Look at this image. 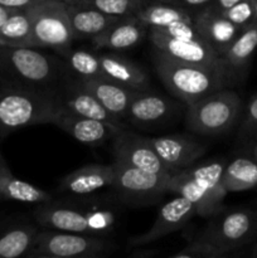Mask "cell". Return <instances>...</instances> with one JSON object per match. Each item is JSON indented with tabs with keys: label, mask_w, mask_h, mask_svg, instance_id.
Returning <instances> with one entry per match:
<instances>
[{
	"label": "cell",
	"mask_w": 257,
	"mask_h": 258,
	"mask_svg": "<svg viewBox=\"0 0 257 258\" xmlns=\"http://www.w3.org/2000/svg\"><path fill=\"white\" fill-rule=\"evenodd\" d=\"M193 23L202 39L221 55H223L227 48L242 30L227 19L221 12L209 5L202 8L193 15Z\"/></svg>",
	"instance_id": "16"
},
{
	"label": "cell",
	"mask_w": 257,
	"mask_h": 258,
	"mask_svg": "<svg viewBox=\"0 0 257 258\" xmlns=\"http://www.w3.org/2000/svg\"><path fill=\"white\" fill-rule=\"evenodd\" d=\"M63 60L67 68L73 71L78 76V78L102 77L100 54L97 53L72 48L63 57Z\"/></svg>",
	"instance_id": "30"
},
{
	"label": "cell",
	"mask_w": 257,
	"mask_h": 258,
	"mask_svg": "<svg viewBox=\"0 0 257 258\" xmlns=\"http://www.w3.org/2000/svg\"><path fill=\"white\" fill-rule=\"evenodd\" d=\"M63 60L39 52L38 48L8 47L0 44V72L22 85L47 87L58 80Z\"/></svg>",
	"instance_id": "7"
},
{
	"label": "cell",
	"mask_w": 257,
	"mask_h": 258,
	"mask_svg": "<svg viewBox=\"0 0 257 258\" xmlns=\"http://www.w3.org/2000/svg\"><path fill=\"white\" fill-rule=\"evenodd\" d=\"M238 2H241V0H212L208 5L213 9L218 10V12H224Z\"/></svg>",
	"instance_id": "38"
},
{
	"label": "cell",
	"mask_w": 257,
	"mask_h": 258,
	"mask_svg": "<svg viewBox=\"0 0 257 258\" xmlns=\"http://www.w3.org/2000/svg\"><path fill=\"white\" fill-rule=\"evenodd\" d=\"M0 44L8 47L35 48L32 23L25 9H17L0 25Z\"/></svg>",
	"instance_id": "29"
},
{
	"label": "cell",
	"mask_w": 257,
	"mask_h": 258,
	"mask_svg": "<svg viewBox=\"0 0 257 258\" xmlns=\"http://www.w3.org/2000/svg\"><path fill=\"white\" fill-rule=\"evenodd\" d=\"M38 231L29 224L0 228V258H27Z\"/></svg>",
	"instance_id": "26"
},
{
	"label": "cell",
	"mask_w": 257,
	"mask_h": 258,
	"mask_svg": "<svg viewBox=\"0 0 257 258\" xmlns=\"http://www.w3.org/2000/svg\"><path fill=\"white\" fill-rule=\"evenodd\" d=\"M241 111L238 93L223 88L188 105L186 127L201 135H221L233 127Z\"/></svg>",
	"instance_id": "5"
},
{
	"label": "cell",
	"mask_w": 257,
	"mask_h": 258,
	"mask_svg": "<svg viewBox=\"0 0 257 258\" xmlns=\"http://www.w3.org/2000/svg\"><path fill=\"white\" fill-rule=\"evenodd\" d=\"M44 2H50V0H0V5H4L10 9H27L32 5Z\"/></svg>",
	"instance_id": "37"
},
{
	"label": "cell",
	"mask_w": 257,
	"mask_h": 258,
	"mask_svg": "<svg viewBox=\"0 0 257 258\" xmlns=\"http://www.w3.org/2000/svg\"><path fill=\"white\" fill-rule=\"evenodd\" d=\"M149 37L155 49L181 62L212 68H228L223 57L204 40L175 39L163 34L155 28H149Z\"/></svg>",
	"instance_id": "10"
},
{
	"label": "cell",
	"mask_w": 257,
	"mask_h": 258,
	"mask_svg": "<svg viewBox=\"0 0 257 258\" xmlns=\"http://www.w3.org/2000/svg\"><path fill=\"white\" fill-rule=\"evenodd\" d=\"M146 140L171 174L191 166L207 151L206 145L184 135L146 138Z\"/></svg>",
	"instance_id": "14"
},
{
	"label": "cell",
	"mask_w": 257,
	"mask_h": 258,
	"mask_svg": "<svg viewBox=\"0 0 257 258\" xmlns=\"http://www.w3.org/2000/svg\"><path fill=\"white\" fill-rule=\"evenodd\" d=\"M100 62L102 77L134 91H149L150 80L148 73L133 60L115 53H102Z\"/></svg>",
	"instance_id": "21"
},
{
	"label": "cell",
	"mask_w": 257,
	"mask_h": 258,
	"mask_svg": "<svg viewBox=\"0 0 257 258\" xmlns=\"http://www.w3.org/2000/svg\"><path fill=\"white\" fill-rule=\"evenodd\" d=\"M83 87L93 93L96 98L120 120H125L127 115L128 106L133 101L134 96L139 91L125 87L120 83L106 77L92 78H77Z\"/></svg>",
	"instance_id": "19"
},
{
	"label": "cell",
	"mask_w": 257,
	"mask_h": 258,
	"mask_svg": "<svg viewBox=\"0 0 257 258\" xmlns=\"http://www.w3.org/2000/svg\"><path fill=\"white\" fill-rule=\"evenodd\" d=\"M112 140L115 160L123 161L148 173L173 175L144 136H139L127 128H122Z\"/></svg>",
	"instance_id": "12"
},
{
	"label": "cell",
	"mask_w": 257,
	"mask_h": 258,
	"mask_svg": "<svg viewBox=\"0 0 257 258\" xmlns=\"http://www.w3.org/2000/svg\"><path fill=\"white\" fill-rule=\"evenodd\" d=\"M88 209L76 204L59 203L52 199L45 203L37 204L33 214L43 229L91 234L88 227Z\"/></svg>",
	"instance_id": "15"
},
{
	"label": "cell",
	"mask_w": 257,
	"mask_h": 258,
	"mask_svg": "<svg viewBox=\"0 0 257 258\" xmlns=\"http://www.w3.org/2000/svg\"><path fill=\"white\" fill-rule=\"evenodd\" d=\"M32 23L34 45L38 49H52L65 57L75 40L67 4L65 0H50L27 8Z\"/></svg>",
	"instance_id": "6"
},
{
	"label": "cell",
	"mask_w": 257,
	"mask_h": 258,
	"mask_svg": "<svg viewBox=\"0 0 257 258\" xmlns=\"http://www.w3.org/2000/svg\"><path fill=\"white\" fill-rule=\"evenodd\" d=\"M65 2L68 4L87 5L105 14L123 18L135 15L148 0H65Z\"/></svg>",
	"instance_id": "31"
},
{
	"label": "cell",
	"mask_w": 257,
	"mask_h": 258,
	"mask_svg": "<svg viewBox=\"0 0 257 258\" xmlns=\"http://www.w3.org/2000/svg\"><path fill=\"white\" fill-rule=\"evenodd\" d=\"M50 125L57 126L58 128L72 136L75 140L87 146L101 145L105 141L115 138L122 128H126L100 120L76 115L66 110L63 106L53 116Z\"/></svg>",
	"instance_id": "13"
},
{
	"label": "cell",
	"mask_w": 257,
	"mask_h": 258,
	"mask_svg": "<svg viewBox=\"0 0 257 258\" xmlns=\"http://www.w3.org/2000/svg\"><path fill=\"white\" fill-rule=\"evenodd\" d=\"M170 110V102L164 96L149 91H139L128 106L126 118L136 126H148L164 120Z\"/></svg>",
	"instance_id": "24"
},
{
	"label": "cell",
	"mask_w": 257,
	"mask_h": 258,
	"mask_svg": "<svg viewBox=\"0 0 257 258\" xmlns=\"http://www.w3.org/2000/svg\"><path fill=\"white\" fill-rule=\"evenodd\" d=\"M159 32L163 34L168 35V37L175 38V39L181 40H203L201 34L198 33L197 28L194 27L193 20L188 22V20H179V22H174L171 24L166 25V27L155 28Z\"/></svg>",
	"instance_id": "34"
},
{
	"label": "cell",
	"mask_w": 257,
	"mask_h": 258,
	"mask_svg": "<svg viewBox=\"0 0 257 258\" xmlns=\"http://www.w3.org/2000/svg\"><path fill=\"white\" fill-rule=\"evenodd\" d=\"M60 107L59 93L47 87L4 86L0 90V139L24 127L50 123Z\"/></svg>",
	"instance_id": "2"
},
{
	"label": "cell",
	"mask_w": 257,
	"mask_h": 258,
	"mask_svg": "<svg viewBox=\"0 0 257 258\" xmlns=\"http://www.w3.org/2000/svg\"><path fill=\"white\" fill-rule=\"evenodd\" d=\"M66 4L75 39H92L120 19V17L105 14L87 5Z\"/></svg>",
	"instance_id": "22"
},
{
	"label": "cell",
	"mask_w": 257,
	"mask_h": 258,
	"mask_svg": "<svg viewBox=\"0 0 257 258\" xmlns=\"http://www.w3.org/2000/svg\"><path fill=\"white\" fill-rule=\"evenodd\" d=\"M252 257L257 258V244L253 247V249H252Z\"/></svg>",
	"instance_id": "42"
},
{
	"label": "cell",
	"mask_w": 257,
	"mask_h": 258,
	"mask_svg": "<svg viewBox=\"0 0 257 258\" xmlns=\"http://www.w3.org/2000/svg\"><path fill=\"white\" fill-rule=\"evenodd\" d=\"M251 153H252V159H254V160L257 161V140L254 141L253 145H252Z\"/></svg>",
	"instance_id": "41"
},
{
	"label": "cell",
	"mask_w": 257,
	"mask_h": 258,
	"mask_svg": "<svg viewBox=\"0 0 257 258\" xmlns=\"http://www.w3.org/2000/svg\"><path fill=\"white\" fill-rule=\"evenodd\" d=\"M135 17L145 25L146 28H161L179 20H193V14L181 8L158 2L148 0Z\"/></svg>",
	"instance_id": "28"
},
{
	"label": "cell",
	"mask_w": 257,
	"mask_h": 258,
	"mask_svg": "<svg viewBox=\"0 0 257 258\" xmlns=\"http://www.w3.org/2000/svg\"><path fill=\"white\" fill-rule=\"evenodd\" d=\"M221 13L233 24L243 29L257 20V0H241Z\"/></svg>",
	"instance_id": "33"
},
{
	"label": "cell",
	"mask_w": 257,
	"mask_h": 258,
	"mask_svg": "<svg viewBox=\"0 0 257 258\" xmlns=\"http://www.w3.org/2000/svg\"><path fill=\"white\" fill-rule=\"evenodd\" d=\"M228 254L218 246L207 238H198L191 241L179 252L174 253L171 258H222Z\"/></svg>",
	"instance_id": "32"
},
{
	"label": "cell",
	"mask_w": 257,
	"mask_h": 258,
	"mask_svg": "<svg viewBox=\"0 0 257 258\" xmlns=\"http://www.w3.org/2000/svg\"><path fill=\"white\" fill-rule=\"evenodd\" d=\"M148 28L135 17L120 18L102 34L92 38L93 47L97 49L123 50L138 45L146 35Z\"/></svg>",
	"instance_id": "20"
},
{
	"label": "cell",
	"mask_w": 257,
	"mask_h": 258,
	"mask_svg": "<svg viewBox=\"0 0 257 258\" xmlns=\"http://www.w3.org/2000/svg\"><path fill=\"white\" fill-rule=\"evenodd\" d=\"M242 131L247 134L257 133V95H254L247 103L242 121Z\"/></svg>",
	"instance_id": "35"
},
{
	"label": "cell",
	"mask_w": 257,
	"mask_h": 258,
	"mask_svg": "<svg viewBox=\"0 0 257 258\" xmlns=\"http://www.w3.org/2000/svg\"><path fill=\"white\" fill-rule=\"evenodd\" d=\"M159 254V251L156 249H144V248H136L135 251L131 252L130 256L131 257H138V258H144V257H154Z\"/></svg>",
	"instance_id": "39"
},
{
	"label": "cell",
	"mask_w": 257,
	"mask_h": 258,
	"mask_svg": "<svg viewBox=\"0 0 257 258\" xmlns=\"http://www.w3.org/2000/svg\"><path fill=\"white\" fill-rule=\"evenodd\" d=\"M257 233V213L251 209H233L224 213L203 237L227 254L248 243Z\"/></svg>",
	"instance_id": "9"
},
{
	"label": "cell",
	"mask_w": 257,
	"mask_h": 258,
	"mask_svg": "<svg viewBox=\"0 0 257 258\" xmlns=\"http://www.w3.org/2000/svg\"><path fill=\"white\" fill-rule=\"evenodd\" d=\"M226 161L212 160L196 168H186L173 174L168 180L169 193L184 197L196 207L202 218L217 216L223 208L228 193L222 183Z\"/></svg>",
	"instance_id": "3"
},
{
	"label": "cell",
	"mask_w": 257,
	"mask_h": 258,
	"mask_svg": "<svg viewBox=\"0 0 257 258\" xmlns=\"http://www.w3.org/2000/svg\"><path fill=\"white\" fill-rule=\"evenodd\" d=\"M59 97L63 107L71 112L76 113V115L112 123V125L120 126V127H126L123 121L113 116L93 96L91 91H88L87 88L81 85L78 80H76L72 83H68L65 87L63 93H59Z\"/></svg>",
	"instance_id": "17"
},
{
	"label": "cell",
	"mask_w": 257,
	"mask_h": 258,
	"mask_svg": "<svg viewBox=\"0 0 257 258\" xmlns=\"http://www.w3.org/2000/svg\"><path fill=\"white\" fill-rule=\"evenodd\" d=\"M154 66L166 90L186 105L196 102L234 82L228 68H212L181 62L155 49Z\"/></svg>",
	"instance_id": "1"
},
{
	"label": "cell",
	"mask_w": 257,
	"mask_h": 258,
	"mask_svg": "<svg viewBox=\"0 0 257 258\" xmlns=\"http://www.w3.org/2000/svg\"><path fill=\"white\" fill-rule=\"evenodd\" d=\"M14 10H17V9H10V8L4 7V5H0V25H2L3 23H4L5 20L10 17V14H12Z\"/></svg>",
	"instance_id": "40"
},
{
	"label": "cell",
	"mask_w": 257,
	"mask_h": 258,
	"mask_svg": "<svg viewBox=\"0 0 257 258\" xmlns=\"http://www.w3.org/2000/svg\"><path fill=\"white\" fill-rule=\"evenodd\" d=\"M158 2L166 3V4L181 8V9L186 10V12L191 13L194 15L202 8L207 7L212 0H158Z\"/></svg>",
	"instance_id": "36"
},
{
	"label": "cell",
	"mask_w": 257,
	"mask_h": 258,
	"mask_svg": "<svg viewBox=\"0 0 257 258\" xmlns=\"http://www.w3.org/2000/svg\"><path fill=\"white\" fill-rule=\"evenodd\" d=\"M115 178L113 165L90 164L81 166L62 179L58 190L73 196H88L112 185Z\"/></svg>",
	"instance_id": "18"
},
{
	"label": "cell",
	"mask_w": 257,
	"mask_h": 258,
	"mask_svg": "<svg viewBox=\"0 0 257 258\" xmlns=\"http://www.w3.org/2000/svg\"><path fill=\"white\" fill-rule=\"evenodd\" d=\"M256 48L257 20L249 24L248 27L243 28L222 55L226 64L233 73L234 78H237L239 73H242L248 67V63L251 62Z\"/></svg>",
	"instance_id": "25"
},
{
	"label": "cell",
	"mask_w": 257,
	"mask_h": 258,
	"mask_svg": "<svg viewBox=\"0 0 257 258\" xmlns=\"http://www.w3.org/2000/svg\"><path fill=\"white\" fill-rule=\"evenodd\" d=\"M117 249L103 236L40 229L27 258H100Z\"/></svg>",
	"instance_id": "4"
},
{
	"label": "cell",
	"mask_w": 257,
	"mask_h": 258,
	"mask_svg": "<svg viewBox=\"0 0 257 258\" xmlns=\"http://www.w3.org/2000/svg\"><path fill=\"white\" fill-rule=\"evenodd\" d=\"M0 199L28 204H42L52 201L53 198L48 191L43 190L39 186L18 179L0 155Z\"/></svg>",
	"instance_id": "23"
},
{
	"label": "cell",
	"mask_w": 257,
	"mask_h": 258,
	"mask_svg": "<svg viewBox=\"0 0 257 258\" xmlns=\"http://www.w3.org/2000/svg\"><path fill=\"white\" fill-rule=\"evenodd\" d=\"M222 183L227 193L251 190L257 186V161L247 156H238L226 164Z\"/></svg>",
	"instance_id": "27"
},
{
	"label": "cell",
	"mask_w": 257,
	"mask_h": 258,
	"mask_svg": "<svg viewBox=\"0 0 257 258\" xmlns=\"http://www.w3.org/2000/svg\"><path fill=\"white\" fill-rule=\"evenodd\" d=\"M196 214V207L193 206V203L176 194L175 198L170 199L160 207L151 228L145 233L131 237L128 239V246L135 248V247L153 243L183 228Z\"/></svg>",
	"instance_id": "11"
},
{
	"label": "cell",
	"mask_w": 257,
	"mask_h": 258,
	"mask_svg": "<svg viewBox=\"0 0 257 258\" xmlns=\"http://www.w3.org/2000/svg\"><path fill=\"white\" fill-rule=\"evenodd\" d=\"M115 178L111 188L118 196L133 203H150L168 193V180L171 175H160L144 171L120 160H113Z\"/></svg>",
	"instance_id": "8"
}]
</instances>
